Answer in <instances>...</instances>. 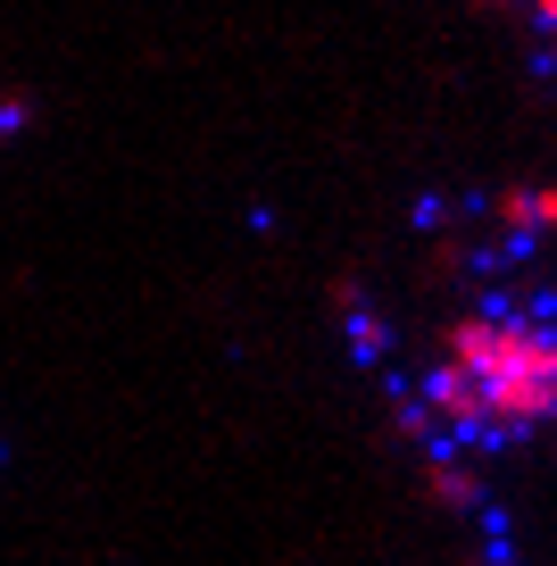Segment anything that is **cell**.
Instances as JSON below:
<instances>
[{"label":"cell","instance_id":"6da1fadb","mask_svg":"<svg viewBox=\"0 0 557 566\" xmlns=\"http://www.w3.org/2000/svg\"><path fill=\"white\" fill-rule=\"evenodd\" d=\"M533 9H540V18H549V34H557V0H533Z\"/></svg>","mask_w":557,"mask_h":566}]
</instances>
